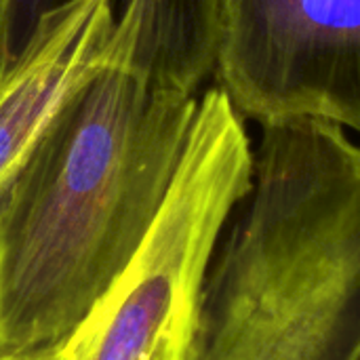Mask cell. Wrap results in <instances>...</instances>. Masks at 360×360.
Wrapping results in <instances>:
<instances>
[{"label": "cell", "instance_id": "6da1fadb", "mask_svg": "<svg viewBox=\"0 0 360 360\" xmlns=\"http://www.w3.org/2000/svg\"><path fill=\"white\" fill-rule=\"evenodd\" d=\"M198 97L108 65L0 192V359L59 350L139 249Z\"/></svg>", "mask_w": 360, "mask_h": 360}, {"label": "cell", "instance_id": "7a4b0ae2", "mask_svg": "<svg viewBox=\"0 0 360 360\" xmlns=\"http://www.w3.org/2000/svg\"><path fill=\"white\" fill-rule=\"evenodd\" d=\"M213 255L190 360L360 352V146L319 118L262 124L253 181Z\"/></svg>", "mask_w": 360, "mask_h": 360}, {"label": "cell", "instance_id": "3957f363", "mask_svg": "<svg viewBox=\"0 0 360 360\" xmlns=\"http://www.w3.org/2000/svg\"><path fill=\"white\" fill-rule=\"evenodd\" d=\"M251 181L245 120L211 86L156 219L65 342L63 360H190L213 255Z\"/></svg>", "mask_w": 360, "mask_h": 360}, {"label": "cell", "instance_id": "277c9868", "mask_svg": "<svg viewBox=\"0 0 360 360\" xmlns=\"http://www.w3.org/2000/svg\"><path fill=\"white\" fill-rule=\"evenodd\" d=\"M213 74L243 118L360 133V0H217Z\"/></svg>", "mask_w": 360, "mask_h": 360}, {"label": "cell", "instance_id": "5b68a950", "mask_svg": "<svg viewBox=\"0 0 360 360\" xmlns=\"http://www.w3.org/2000/svg\"><path fill=\"white\" fill-rule=\"evenodd\" d=\"M114 27V0H65L13 51L0 72V192L68 99L103 68L127 65Z\"/></svg>", "mask_w": 360, "mask_h": 360}, {"label": "cell", "instance_id": "8992f818", "mask_svg": "<svg viewBox=\"0 0 360 360\" xmlns=\"http://www.w3.org/2000/svg\"><path fill=\"white\" fill-rule=\"evenodd\" d=\"M61 2H65V0H15V27H13L15 49L27 36V32L34 25V21L38 19V15L53 8V6H57V4H61ZM124 4H127V0H114L116 15L120 13V8Z\"/></svg>", "mask_w": 360, "mask_h": 360}, {"label": "cell", "instance_id": "52a82bcc", "mask_svg": "<svg viewBox=\"0 0 360 360\" xmlns=\"http://www.w3.org/2000/svg\"><path fill=\"white\" fill-rule=\"evenodd\" d=\"M15 0H0V72L13 57L15 51Z\"/></svg>", "mask_w": 360, "mask_h": 360}, {"label": "cell", "instance_id": "ba28073f", "mask_svg": "<svg viewBox=\"0 0 360 360\" xmlns=\"http://www.w3.org/2000/svg\"><path fill=\"white\" fill-rule=\"evenodd\" d=\"M0 360H63V348H59V350L38 352V354H30V356H21V359H0Z\"/></svg>", "mask_w": 360, "mask_h": 360}, {"label": "cell", "instance_id": "9c48e42d", "mask_svg": "<svg viewBox=\"0 0 360 360\" xmlns=\"http://www.w3.org/2000/svg\"><path fill=\"white\" fill-rule=\"evenodd\" d=\"M352 360H360V352H359V354H356V356H354V359H352Z\"/></svg>", "mask_w": 360, "mask_h": 360}]
</instances>
